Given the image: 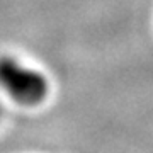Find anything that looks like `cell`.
I'll return each mask as SVG.
<instances>
[{"mask_svg": "<svg viewBox=\"0 0 153 153\" xmlns=\"http://www.w3.org/2000/svg\"><path fill=\"white\" fill-rule=\"evenodd\" d=\"M0 88L22 105H36L48 95L49 85L43 73L10 56H0Z\"/></svg>", "mask_w": 153, "mask_h": 153, "instance_id": "obj_1", "label": "cell"}]
</instances>
